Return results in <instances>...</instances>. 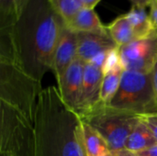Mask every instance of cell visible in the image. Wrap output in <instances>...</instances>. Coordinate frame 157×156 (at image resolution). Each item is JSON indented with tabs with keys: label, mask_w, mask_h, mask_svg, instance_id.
I'll return each mask as SVG.
<instances>
[{
	"label": "cell",
	"mask_w": 157,
	"mask_h": 156,
	"mask_svg": "<svg viewBox=\"0 0 157 156\" xmlns=\"http://www.w3.org/2000/svg\"><path fill=\"white\" fill-rule=\"evenodd\" d=\"M80 118L104 138L114 153L125 149L130 133L141 120L139 115L101 102Z\"/></svg>",
	"instance_id": "obj_4"
},
{
	"label": "cell",
	"mask_w": 157,
	"mask_h": 156,
	"mask_svg": "<svg viewBox=\"0 0 157 156\" xmlns=\"http://www.w3.org/2000/svg\"><path fill=\"white\" fill-rule=\"evenodd\" d=\"M116 154H117V156H140L138 154L132 153V152L128 151L126 149H123V150H121V151L117 152Z\"/></svg>",
	"instance_id": "obj_26"
},
{
	"label": "cell",
	"mask_w": 157,
	"mask_h": 156,
	"mask_svg": "<svg viewBox=\"0 0 157 156\" xmlns=\"http://www.w3.org/2000/svg\"><path fill=\"white\" fill-rule=\"evenodd\" d=\"M120 66H121V63L120 51H119V47H118V48L112 49L108 51L106 61H105V63L102 68L103 74H108L110 71H113Z\"/></svg>",
	"instance_id": "obj_20"
},
{
	"label": "cell",
	"mask_w": 157,
	"mask_h": 156,
	"mask_svg": "<svg viewBox=\"0 0 157 156\" xmlns=\"http://www.w3.org/2000/svg\"><path fill=\"white\" fill-rule=\"evenodd\" d=\"M126 16L133 28L137 40L149 36L155 30L149 13L146 12V7L132 6Z\"/></svg>",
	"instance_id": "obj_16"
},
{
	"label": "cell",
	"mask_w": 157,
	"mask_h": 156,
	"mask_svg": "<svg viewBox=\"0 0 157 156\" xmlns=\"http://www.w3.org/2000/svg\"><path fill=\"white\" fill-rule=\"evenodd\" d=\"M155 144L157 143L153 134L141 117V120L132 131L126 141L125 149L138 154Z\"/></svg>",
	"instance_id": "obj_13"
},
{
	"label": "cell",
	"mask_w": 157,
	"mask_h": 156,
	"mask_svg": "<svg viewBox=\"0 0 157 156\" xmlns=\"http://www.w3.org/2000/svg\"><path fill=\"white\" fill-rule=\"evenodd\" d=\"M123 70V67L120 66L115 70L104 74L100 91L101 103L109 105L111 102V100L119 90Z\"/></svg>",
	"instance_id": "obj_17"
},
{
	"label": "cell",
	"mask_w": 157,
	"mask_h": 156,
	"mask_svg": "<svg viewBox=\"0 0 157 156\" xmlns=\"http://www.w3.org/2000/svg\"><path fill=\"white\" fill-rule=\"evenodd\" d=\"M109 105L139 116L157 113L152 73L123 70L119 90Z\"/></svg>",
	"instance_id": "obj_5"
},
{
	"label": "cell",
	"mask_w": 157,
	"mask_h": 156,
	"mask_svg": "<svg viewBox=\"0 0 157 156\" xmlns=\"http://www.w3.org/2000/svg\"><path fill=\"white\" fill-rule=\"evenodd\" d=\"M77 58V34L64 26L55 49L52 69L58 81L73 62Z\"/></svg>",
	"instance_id": "obj_10"
},
{
	"label": "cell",
	"mask_w": 157,
	"mask_h": 156,
	"mask_svg": "<svg viewBox=\"0 0 157 156\" xmlns=\"http://www.w3.org/2000/svg\"><path fill=\"white\" fill-rule=\"evenodd\" d=\"M140 156H157V144L138 153Z\"/></svg>",
	"instance_id": "obj_23"
},
{
	"label": "cell",
	"mask_w": 157,
	"mask_h": 156,
	"mask_svg": "<svg viewBox=\"0 0 157 156\" xmlns=\"http://www.w3.org/2000/svg\"><path fill=\"white\" fill-rule=\"evenodd\" d=\"M153 0H130L132 3V6H144L147 7L151 4Z\"/></svg>",
	"instance_id": "obj_25"
},
{
	"label": "cell",
	"mask_w": 157,
	"mask_h": 156,
	"mask_svg": "<svg viewBox=\"0 0 157 156\" xmlns=\"http://www.w3.org/2000/svg\"><path fill=\"white\" fill-rule=\"evenodd\" d=\"M103 76L102 69L95 66L91 63H85L82 95L77 110L79 116L91 110L101 102L100 91Z\"/></svg>",
	"instance_id": "obj_9"
},
{
	"label": "cell",
	"mask_w": 157,
	"mask_h": 156,
	"mask_svg": "<svg viewBox=\"0 0 157 156\" xmlns=\"http://www.w3.org/2000/svg\"><path fill=\"white\" fill-rule=\"evenodd\" d=\"M65 26L75 32L109 33L107 26L101 22L95 8L83 7L71 19L65 22Z\"/></svg>",
	"instance_id": "obj_12"
},
{
	"label": "cell",
	"mask_w": 157,
	"mask_h": 156,
	"mask_svg": "<svg viewBox=\"0 0 157 156\" xmlns=\"http://www.w3.org/2000/svg\"><path fill=\"white\" fill-rule=\"evenodd\" d=\"M149 17L154 29L157 31V0H153L149 5Z\"/></svg>",
	"instance_id": "obj_22"
},
{
	"label": "cell",
	"mask_w": 157,
	"mask_h": 156,
	"mask_svg": "<svg viewBox=\"0 0 157 156\" xmlns=\"http://www.w3.org/2000/svg\"><path fill=\"white\" fill-rule=\"evenodd\" d=\"M27 2H28V0H18V5H19V12H20V14H21V12H22L23 8L25 7V6H26ZM20 14H19V15H20Z\"/></svg>",
	"instance_id": "obj_28"
},
{
	"label": "cell",
	"mask_w": 157,
	"mask_h": 156,
	"mask_svg": "<svg viewBox=\"0 0 157 156\" xmlns=\"http://www.w3.org/2000/svg\"><path fill=\"white\" fill-rule=\"evenodd\" d=\"M64 20L49 0H28L11 30L14 63L41 82L52 61Z\"/></svg>",
	"instance_id": "obj_1"
},
{
	"label": "cell",
	"mask_w": 157,
	"mask_h": 156,
	"mask_svg": "<svg viewBox=\"0 0 157 156\" xmlns=\"http://www.w3.org/2000/svg\"><path fill=\"white\" fill-rule=\"evenodd\" d=\"M103 156H117V154H116V153L109 151V152H108L107 154H105Z\"/></svg>",
	"instance_id": "obj_29"
},
{
	"label": "cell",
	"mask_w": 157,
	"mask_h": 156,
	"mask_svg": "<svg viewBox=\"0 0 157 156\" xmlns=\"http://www.w3.org/2000/svg\"><path fill=\"white\" fill-rule=\"evenodd\" d=\"M85 63L77 57L57 81V88L62 99L76 113L81 100Z\"/></svg>",
	"instance_id": "obj_8"
},
{
	"label": "cell",
	"mask_w": 157,
	"mask_h": 156,
	"mask_svg": "<svg viewBox=\"0 0 157 156\" xmlns=\"http://www.w3.org/2000/svg\"><path fill=\"white\" fill-rule=\"evenodd\" d=\"M80 3L84 7L86 8H95L97 5L101 1V0H79Z\"/></svg>",
	"instance_id": "obj_24"
},
{
	"label": "cell",
	"mask_w": 157,
	"mask_h": 156,
	"mask_svg": "<svg viewBox=\"0 0 157 156\" xmlns=\"http://www.w3.org/2000/svg\"><path fill=\"white\" fill-rule=\"evenodd\" d=\"M41 82L32 78L14 63L0 62V101L19 110L34 123Z\"/></svg>",
	"instance_id": "obj_3"
},
{
	"label": "cell",
	"mask_w": 157,
	"mask_h": 156,
	"mask_svg": "<svg viewBox=\"0 0 157 156\" xmlns=\"http://www.w3.org/2000/svg\"><path fill=\"white\" fill-rule=\"evenodd\" d=\"M121 63L124 70L152 73L157 63V31L149 36L119 47Z\"/></svg>",
	"instance_id": "obj_7"
},
{
	"label": "cell",
	"mask_w": 157,
	"mask_h": 156,
	"mask_svg": "<svg viewBox=\"0 0 157 156\" xmlns=\"http://www.w3.org/2000/svg\"><path fill=\"white\" fill-rule=\"evenodd\" d=\"M19 14L18 0H0V29L14 27Z\"/></svg>",
	"instance_id": "obj_18"
},
{
	"label": "cell",
	"mask_w": 157,
	"mask_h": 156,
	"mask_svg": "<svg viewBox=\"0 0 157 156\" xmlns=\"http://www.w3.org/2000/svg\"><path fill=\"white\" fill-rule=\"evenodd\" d=\"M54 10L62 17L64 22L71 19L84 6L79 0H49Z\"/></svg>",
	"instance_id": "obj_19"
},
{
	"label": "cell",
	"mask_w": 157,
	"mask_h": 156,
	"mask_svg": "<svg viewBox=\"0 0 157 156\" xmlns=\"http://www.w3.org/2000/svg\"><path fill=\"white\" fill-rule=\"evenodd\" d=\"M141 117H142V120L144 121V123L149 128L151 133L153 134L157 143V113L144 115Z\"/></svg>",
	"instance_id": "obj_21"
},
{
	"label": "cell",
	"mask_w": 157,
	"mask_h": 156,
	"mask_svg": "<svg viewBox=\"0 0 157 156\" xmlns=\"http://www.w3.org/2000/svg\"><path fill=\"white\" fill-rule=\"evenodd\" d=\"M82 124L80 116L63 102L57 87L43 89L33 123L35 156H86Z\"/></svg>",
	"instance_id": "obj_2"
},
{
	"label": "cell",
	"mask_w": 157,
	"mask_h": 156,
	"mask_svg": "<svg viewBox=\"0 0 157 156\" xmlns=\"http://www.w3.org/2000/svg\"><path fill=\"white\" fill-rule=\"evenodd\" d=\"M77 57L84 63H89L98 54L118 48L109 33L76 32Z\"/></svg>",
	"instance_id": "obj_11"
},
{
	"label": "cell",
	"mask_w": 157,
	"mask_h": 156,
	"mask_svg": "<svg viewBox=\"0 0 157 156\" xmlns=\"http://www.w3.org/2000/svg\"><path fill=\"white\" fill-rule=\"evenodd\" d=\"M0 156H35L33 123L3 101H0Z\"/></svg>",
	"instance_id": "obj_6"
},
{
	"label": "cell",
	"mask_w": 157,
	"mask_h": 156,
	"mask_svg": "<svg viewBox=\"0 0 157 156\" xmlns=\"http://www.w3.org/2000/svg\"><path fill=\"white\" fill-rule=\"evenodd\" d=\"M107 29L118 47L125 46L137 40L133 28L126 14L115 18L107 26Z\"/></svg>",
	"instance_id": "obj_14"
},
{
	"label": "cell",
	"mask_w": 157,
	"mask_h": 156,
	"mask_svg": "<svg viewBox=\"0 0 157 156\" xmlns=\"http://www.w3.org/2000/svg\"><path fill=\"white\" fill-rule=\"evenodd\" d=\"M82 122L83 142L86 156H103L109 152V147L104 138L91 126Z\"/></svg>",
	"instance_id": "obj_15"
},
{
	"label": "cell",
	"mask_w": 157,
	"mask_h": 156,
	"mask_svg": "<svg viewBox=\"0 0 157 156\" xmlns=\"http://www.w3.org/2000/svg\"><path fill=\"white\" fill-rule=\"evenodd\" d=\"M152 74H153V81H154V86H155V92H156L157 95V63L155 64L153 72H152Z\"/></svg>",
	"instance_id": "obj_27"
}]
</instances>
